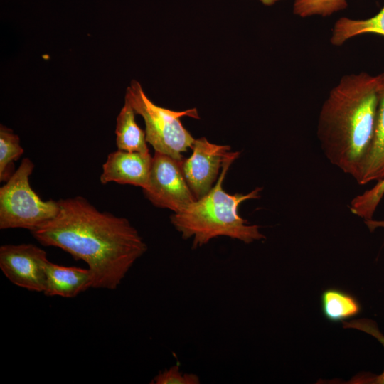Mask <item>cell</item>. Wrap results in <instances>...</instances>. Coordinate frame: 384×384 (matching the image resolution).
<instances>
[{"label":"cell","mask_w":384,"mask_h":384,"mask_svg":"<svg viewBox=\"0 0 384 384\" xmlns=\"http://www.w3.org/2000/svg\"><path fill=\"white\" fill-rule=\"evenodd\" d=\"M239 155V151H229L212 188L171 216V223L183 239L193 237V248L201 247L218 236H227L245 243L265 238L258 225H250L238 213V207L242 202L260 198L262 188L257 187L247 194H229L223 188L227 172Z\"/></svg>","instance_id":"3957f363"},{"label":"cell","mask_w":384,"mask_h":384,"mask_svg":"<svg viewBox=\"0 0 384 384\" xmlns=\"http://www.w3.org/2000/svg\"><path fill=\"white\" fill-rule=\"evenodd\" d=\"M181 162L167 154L154 152L148 186L143 192L155 206L177 213L196 200L183 175Z\"/></svg>","instance_id":"8992f818"},{"label":"cell","mask_w":384,"mask_h":384,"mask_svg":"<svg viewBox=\"0 0 384 384\" xmlns=\"http://www.w3.org/2000/svg\"><path fill=\"white\" fill-rule=\"evenodd\" d=\"M151 161L149 152L117 149L110 153L104 163L100 182L130 184L144 190L148 186Z\"/></svg>","instance_id":"30bf717a"},{"label":"cell","mask_w":384,"mask_h":384,"mask_svg":"<svg viewBox=\"0 0 384 384\" xmlns=\"http://www.w3.org/2000/svg\"><path fill=\"white\" fill-rule=\"evenodd\" d=\"M33 169L32 161L24 158L0 188V229L24 228L31 232L58 214V201H43L31 188L29 177Z\"/></svg>","instance_id":"5b68a950"},{"label":"cell","mask_w":384,"mask_h":384,"mask_svg":"<svg viewBox=\"0 0 384 384\" xmlns=\"http://www.w3.org/2000/svg\"><path fill=\"white\" fill-rule=\"evenodd\" d=\"M262 4L265 6H272L275 3L282 1V0H259Z\"/></svg>","instance_id":"ffe728a7"},{"label":"cell","mask_w":384,"mask_h":384,"mask_svg":"<svg viewBox=\"0 0 384 384\" xmlns=\"http://www.w3.org/2000/svg\"><path fill=\"white\" fill-rule=\"evenodd\" d=\"M58 203V214L32 235L41 245L85 262L92 272V288L116 289L146 252L143 238L127 218L100 211L82 196Z\"/></svg>","instance_id":"6da1fadb"},{"label":"cell","mask_w":384,"mask_h":384,"mask_svg":"<svg viewBox=\"0 0 384 384\" xmlns=\"http://www.w3.org/2000/svg\"><path fill=\"white\" fill-rule=\"evenodd\" d=\"M343 328H351L363 331L375 338L384 348V334L381 333L375 321L369 319H353L350 321H343ZM351 383L357 384H384V370L380 375L363 373L352 378Z\"/></svg>","instance_id":"2e32d148"},{"label":"cell","mask_w":384,"mask_h":384,"mask_svg":"<svg viewBox=\"0 0 384 384\" xmlns=\"http://www.w3.org/2000/svg\"><path fill=\"white\" fill-rule=\"evenodd\" d=\"M191 149L192 154L182 160L181 166L189 188L198 199L213 186L230 146L212 144L201 137L195 139Z\"/></svg>","instance_id":"9c48e42d"},{"label":"cell","mask_w":384,"mask_h":384,"mask_svg":"<svg viewBox=\"0 0 384 384\" xmlns=\"http://www.w3.org/2000/svg\"><path fill=\"white\" fill-rule=\"evenodd\" d=\"M125 100L136 114L142 117L146 142L154 151L182 161V153L191 149L195 139L183 126L180 119L184 116L199 119L197 110L180 112L159 107L149 99L137 80H132L127 88Z\"/></svg>","instance_id":"277c9868"},{"label":"cell","mask_w":384,"mask_h":384,"mask_svg":"<svg viewBox=\"0 0 384 384\" xmlns=\"http://www.w3.org/2000/svg\"><path fill=\"white\" fill-rule=\"evenodd\" d=\"M378 34L384 36V6L375 16L366 19L342 17L332 28L330 42L340 46L349 39L363 34Z\"/></svg>","instance_id":"4fadbf2b"},{"label":"cell","mask_w":384,"mask_h":384,"mask_svg":"<svg viewBox=\"0 0 384 384\" xmlns=\"http://www.w3.org/2000/svg\"><path fill=\"white\" fill-rule=\"evenodd\" d=\"M321 302L323 314L331 322L343 321L355 317L361 309L355 297L338 289L331 288L324 291Z\"/></svg>","instance_id":"5bb4252c"},{"label":"cell","mask_w":384,"mask_h":384,"mask_svg":"<svg viewBox=\"0 0 384 384\" xmlns=\"http://www.w3.org/2000/svg\"><path fill=\"white\" fill-rule=\"evenodd\" d=\"M134 110L125 100L117 117L115 134L117 149L149 153L145 131L138 126Z\"/></svg>","instance_id":"7c38bea8"},{"label":"cell","mask_w":384,"mask_h":384,"mask_svg":"<svg viewBox=\"0 0 384 384\" xmlns=\"http://www.w3.org/2000/svg\"><path fill=\"white\" fill-rule=\"evenodd\" d=\"M347 6L346 0H294L293 13L302 18L326 17L344 10Z\"/></svg>","instance_id":"e0dca14e"},{"label":"cell","mask_w":384,"mask_h":384,"mask_svg":"<svg viewBox=\"0 0 384 384\" xmlns=\"http://www.w3.org/2000/svg\"><path fill=\"white\" fill-rule=\"evenodd\" d=\"M154 384H198L199 378L193 373H183L176 365L160 371L152 380Z\"/></svg>","instance_id":"ac0fdd59"},{"label":"cell","mask_w":384,"mask_h":384,"mask_svg":"<svg viewBox=\"0 0 384 384\" xmlns=\"http://www.w3.org/2000/svg\"><path fill=\"white\" fill-rule=\"evenodd\" d=\"M381 74L378 105L373 142L363 163L359 184L376 181L377 183L363 194L356 197L351 203L354 214L370 220L384 195V72Z\"/></svg>","instance_id":"52a82bcc"},{"label":"cell","mask_w":384,"mask_h":384,"mask_svg":"<svg viewBox=\"0 0 384 384\" xmlns=\"http://www.w3.org/2000/svg\"><path fill=\"white\" fill-rule=\"evenodd\" d=\"M90 288H92V275L88 267H66L48 262L45 295L73 298Z\"/></svg>","instance_id":"8fae6325"},{"label":"cell","mask_w":384,"mask_h":384,"mask_svg":"<svg viewBox=\"0 0 384 384\" xmlns=\"http://www.w3.org/2000/svg\"><path fill=\"white\" fill-rule=\"evenodd\" d=\"M365 223L371 232L378 228H384V220H365Z\"/></svg>","instance_id":"d6986e66"},{"label":"cell","mask_w":384,"mask_h":384,"mask_svg":"<svg viewBox=\"0 0 384 384\" xmlns=\"http://www.w3.org/2000/svg\"><path fill=\"white\" fill-rule=\"evenodd\" d=\"M381 74L343 75L321 106L317 137L327 159L357 181L375 130Z\"/></svg>","instance_id":"7a4b0ae2"},{"label":"cell","mask_w":384,"mask_h":384,"mask_svg":"<svg viewBox=\"0 0 384 384\" xmlns=\"http://www.w3.org/2000/svg\"><path fill=\"white\" fill-rule=\"evenodd\" d=\"M46 252L33 244L3 245L0 247V269L14 284L36 292H43Z\"/></svg>","instance_id":"ba28073f"},{"label":"cell","mask_w":384,"mask_h":384,"mask_svg":"<svg viewBox=\"0 0 384 384\" xmlns=\"http://www.w3.org/2000/svg\"><path fill=\"white\" fill-rule=\"evenodd\" d=\"M19 137L6 126L0 125V181H6L13 174L11 166L23 154Z\"/></svg>","instance_id":"9a60e30c"}]
</instances>
